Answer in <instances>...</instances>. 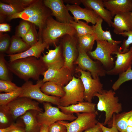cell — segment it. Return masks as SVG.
Segmentation results:
<instances>
[{
    "label": "cell",
    "mask_w": 132,
    "mask_h": 132,
    "mask_svg": "<svg viewBox=\"0 0 132 132\" xmlns=\"http://www.w3.org/2000/svg\"><path fill=\"white\" fill-rule=\"evenodd\" d=\"M70 24L75 30V36L77 38L88 34H94L93 25L92 26L89 25L87 22L79 20L77 22H75L74 21H71Z\"/></svg>",
    "instance_id": "cell-28"
},
{
    "label": "cell",
    "mask_w": 132,
    "mask_h": 132,
    "mask_svg": "<svg viewBox=\"0 0 132 132\" xmlns=\"http://www.w3.org/2000/svg\"><path fill=\"white\" fill-rule=\"evenodd\" d=\"M76 31L70 23L60 22L54 19L52 16L46 20L42 31L41 37L43 42L49 45L55 46L60 39L68 34L75 36Z\"/></svg>",
    "instance_id": "cell-3"
},
{
    "label": "cell",
    "mask_w": 132,
    "mask_h": 132,
    "mask_svg": "<svg viewBox=\"0 0 132 132\" xmlns=\"http://www.w3.org/2000/svg\"><path fill=\"white\" fill-rule=\"evenodd\" d=\"M111 26L114 33L117 34L125 32L132 31V11L119 13L114 16Z\"/></svg>",
    "instance_id": "cell-19"
},
{
    "label": "cell",
    "mask_w": 132,
    "mask_h": 132,
    "mask_svg": "<svg viewBox=\"0 0 132 132\" xmlns=\"http://www.w3.org/2000/svg\"><path fill=\"white\" fill-rule=\"evenodd\" d=\"M44 83L42 79L37 80L35 84L30 81L25 82L21 87L22 92L19 97H27L40 102H48L59 105L60 98L47 95L41 91L40 88Z\"/></svg>",
    "instance_id": "cell-7"
},
{
    "label": "cell",
    "mask_w": 132,
    "mask_h": 132,
    "mask_svg": "<svg viewBox=\"0 0 132 132\" xmlns=\"http://www.w3.org/2000/svg\"><path fill=\"white\" fill-rule=\"evenodd\" d=\"M82 132H102L100 125V122L98 123L94 127Z\"/></svg>",
    "instance_id": "cell-45"
},
{
    "label": "cell",
    "mask_w": 132,
    "mask_h": 132,
    "mask_svg": "<svg viewBox=\"0 0 132 132\" xmlns=\"http://www.w3.org/2000/svg\"><path fill=\"white\" fill-rule=\"evenodd\" d=\"M116 93L113 89L103 90L100 94L94 95L99 99L97 105V110L105 113V118L102 124L108 125L109 127L112 125L113 116L114 114H118L122 110L121 104L119 102L118 97L115 96Z\"/></svg>",
    "instance_id": "cell-4"
},
{
    "label": "cell",
    "mask_w": 132,
    "mask_h": 132,
    "mask_svg": "<svg viewBox=\"0 0 132 132\" xmlns=\"http://www.w3.org/2000/svg\"><path fill=\"white\" fill-rule=\"evenodd\" d=\"M30 47L22 38L15 35L11 38L10 45L6 53L8 55H10L21 53L27 50Z\"/></svg>",
    "instance_id": "cell-26"
},
{
    "label": "cell",
    "mask_w": 132,
    "mask_h": 132,
    "mask_svg": "<svg viewBox=\"0 0 132 132\" xmlns=\"http://www.w3.org/2000/svg\"><path fill=\"white\" fill-rule=\"evenodd\" d=\"M73 72L63 66L60 68H48L42 75L43 82L50 81L62 87L67 85L72 79Z\"/></svg>",
    "instance_id": "cell-14"
},
{
    "label": "cell",
    "mask_w": 132,
    "mask_h": 132,
    "mask_svg": "<svg viewBox=\"0 0 132 132\" xmlns=\"http://www.w3.org/2000/svg\"><path fill=\"white\" fill-rule=\"evenodd\" d=\"M25 8L15 4H7L0 1V15L7 17L20 13Z\"/></svg>",
    "instance_id": "cell-29"
},
{
    "label": "cell",
    "mask_w": 132,
    "mask_h": 132,
    "mask_svg": "<svg viewBox=\"0 0 132 132\" xmlns=\"http://www.w3.org/2000/svg\"><path fill=\"white\" fill-rule=\"evenodd\" d=\"M45 5L50 9L52 16H54L56 20L60 22L70 23L74 20L73 17L69 13L63 0H43Z\"/></svg>",
    "instance_id": "cell-15"
},
{
    "label": "cell",
    "mask_w": 132,
    "mask_h": 132,
    "mask_svg": "<svg viewBox=\"0 0 132 132\" xmlns=\"http://www.w3.org/2000/svg\"><path fill=\"white\" fill-rule=\"evenodd\" d=\"M132 80V70L131 68L125 72L119 75L117 80L113 84L112 88L115 91L118 90L124 82Z\"/></svg>",
    "instance_id": "cell-34"
},
{
    "label": "cell",
    "mask_w": 132,
    "mask_h": 132,
    "mask_svg": "<svg viewBox=\"0 0 132 132\" xmlns=\"http://www.w3.org/2000/svg\"><path fill=\"white\" fill-rule=\"evenodd\" d=\"M11 72L25 82L30 78L37 81L48 69L40 59L33 56L18 59L8 63Z\"/></svg>",
    "instance_id": "cell-1"
},
{
    "label": "cell",
    "mask_w": 132,
    "mask_h": 132,
    "mask_svg": "<svg viewBox=\"0 0 132 132\" xmlns=\"http://www.w3.org/2000/svg\"><path fill=\"white\" fill-rule=\"evenodd\" d=\"M68 11L73 15L74 20L77 22L80 20L85 21L88 23H91L95 25L100 17L92 10L85 7H81L79 5H66Z\"/></svg>",
    "instance_id": "cell-17"
},
{
    "label": "cell",
    "mask_w": 132,
    "mask_h": 132,
    "mask_svg": "<svg viewBox=\"0 0 132 132\" xmlns=\"http://www.w3.org/2000/svg\"><path fill=\"white\" fill-rule=\"evenodd\" d=\"M32 24L28 21L23 20L18 26L15 35L22 38L29 30Z\"/></svg>",
    "instance_id": "cell-38"
},
{
    "label": "cell",
    "mask_w": 132,
    "mask_h": 132,
    "mask_svg": "<svg viewBox=\"0 0 132 132\" xmlns=\"http://www.w3.org/2000/svg\"><path fill=\"white\" fill-rule=\"evenodd\" d=\"M98 113H76L77 118L70 122L60 121L67 129V132H82L94 126L99 122L96 119Z\"/></svg>",
    "instance_id": "cell-11"
},
{
    "label": "cell",
    "mask_w": 132,
    "mask_h": 132,
    "mask_svg": "<svg viewBox=\"0 0 132 132\" xmlns=\"http://www.w3.org/2000/svg\"><path fill=\"white\" fill-rule=\"evenodd\" d=\"M20 87L11 81L0 80V92H11L17 90Z\"/></svg>",
    "instance_id": "cell-39"
},
{
    "label": "cell",
    "mask_w": 132,
    "mask_h": 132,
    "mask_svg": "<svg viewBox=\"0 0 132 132\" xmlns=\"http://www.w3.org/2000/svg\"><path fill=\"white\" fill-rule=\"evenodd\" d=\"M6 105L14 120L22 116L29 110H34L40 112H43V109L39 106L38 102L27 97H18Z\"/></svg>",
    "instance_id": "cell-13"
},
{
    "label": "cell",
    "mask_w": 132,
    "mask_h": 132,
    "mask_svg": "<svg viewBox=\"0 0 132 132\" xmlns=\"http://www.w3.org/2000/svg\"><path fill=\"white\" fill-rule=\"evenodd\" d=\"M11 27L9 24L6 23H1L0 24V33L10 31Z\"/></svg>",
    "instance_id": "cell-46"
},
{
    "label": "cell",
    "mask_w": 132,
    "mask_h": 132,
    "mask_svg": "<svg viewBox=\"0 0 132 132\" xmlns=\"http://www.w3.org/2000/svg\"><path fill=\"white\" fill-rule=\"evenodd\" d=\"M78 51V57L74 64L78 65L77 67L82 70L89 72L92 77L96 78L97 76H105L107 71L99 61L93 60L87 53L77 45Z\"/></svg>",
    "instance_id": "cell-9"
},
{
    "label": "cell",
    "mask_w": 132,
    "mask_h": 132,
    "mask_svg": "<svg viewBox=\"0 0 132 132\" xmlns=\"http://www.w3.org/2000/svg\"><path fill=\"white\" fill-rule=\"evenodd\" d=\"M38 112L35 110H29L20 117L25 125L26 132H39L41 126L36 118Z\"/></svg>",
    "instance_id": "cell-24"
},
{
    "label": "cell",
    "mask_w": 132,
    "mask_h": 132,
    "mask_svg": "<svg viewBox=\"0 0 132 132\" xmlns=\"http://www.w3.org/2000/svg\"><path fill=\"white\" fill-rule=\"evenodd\" d=\"M103 2L105 7L113 17L119 13L132 11V0H103Z\"/></svg>",
    "instance_id": "cell-22"
},
{
    "label": "cell",
    "mask_w": 132,
    "mask_h": 132,
    "mask_svg": "<svg viewBox=\"0 0 132 132\" xmlns=\"http://www.w3.org/2000/svg\"><path fill=\"white\" fill-rule=\"evenodd\" d=\"M63 88L65 93L60 98L59 105L67 107L84 101V88L79 77L73 75L72 79Z\"/></svg>",
    "instance_id": "cell-6"
},
{
    "label": "cell",
    "mask_w": 132,
    "mask_h": 132,
    "mask_svg": "<svg viewBox=\"0 0 132 132\" xmlns=\"http://www.w3.org/2000/svg\"><path fill=\"white\" fill-rule=\"evenodd\" d=\"M126 132H132V126H128L126 129Z\"/></svg>",
    "instance_id": "cell-51"
},
{
    "label": "cell",
    "mask_w": 132,
    "mask_h": 132,
    "mask_svg": "<svg viewBox=\"0 0 132 132\" xmlns=\"http://www.w3.org/2000/svg\"><path fill=\"white\" fill-rule=\"evenodd\" d=\"M10 132H26L25 129H24L20 126L13 129Z\"/></svg>",
    "instance_id": "cell-49"
},
{
    "label": "cell",
    "mask_w": 132,
    "mask_h": 132,
    "mask_svg": "<svg viewBox=\"0 0 132 132\" xmlns=\"http://www.w3.org/2000/svg\"><path fill=\"white\" fill-rule=\"evenodd\" d=\"M55 46L53 50L48 49V52L45 54L43 53V55L40 58L48 68H60L64 65V61L63 48L61 43Z\"/></svg>",
    "instance_id": "cell-16"
},
{
    "label": "cell",
    "mask_w": 132,
    "mask_h": 132,
    "mask_svg": "<svg viewBox=\"0 0 132 132\" xmlns=\"http://www.w3.org/2000/svg\"><path fill=\"white\" fill-rule=\"evenodd\" d=\"M17 123H12L8 127L0 128V132H10L13 129L20 126Z\"/></svg>",
    "instance_id": "cell-44"
},
{
    "label": "cell",
    "mask_w": 132,
    "mask_h": 132,
    "mask_svg": "<svg viewBox=\"0 0 132 132\" xmlns=\"http://www.w3.org/2000/svg\"><path fill=\"white\" fill-rule=\"evenodd\" d=\"M4 54H0V79L11 81L10 72L8 63L5 58Z\"/></svg>",
    "instance_id": "cell-32"
},
{
    "label": "cell",
    "mask_w": 132,
    "mask_h": 132,
    "mask_svg": "<svg viewBox=\"0 0 132 132\" xmlns=\"http://www.w3.org/2000/svg\"><path fill=\"white\" fill-rule=\"evenodd\" d=\"M63 50L64 63V66L73 72V64L78 55L77 38L75 36L66 34L59 40Z\"/></svg>",
    "instance_id": "cell-12"
},
{
    "label": "cell",
    "mask_w": 132,
    "mask_h": 132,
    "mask_svg": "<svg viewBox=\"0 0 132 132\" xmlns=\"http://www.w3.org/2000/svg\"><path fill=\"white\" fill-rule=\"evenodd\" d=\"M48 132H67V129L60 121H58L49 126Z\"/></svg>",
    "instance_id": "cell-42"
},
{
    "label": "cell",
    "mask_w": 132,
    "mask_h": 132,
    "mask_svg": "<svg viewBox=\"0 0 132 132\" xmlns=\"http://www.w3.org/2000/svg\"><path fill=\"white\" fill-rule=\"evenodd\" d=\"M11 38L7 34H3L0 33V53H6L10 46Z\"/></svg>",
    "instance_id": "cell-40"
},
{
    "label": "cell",
    "mask_w": 132,
    "mask_h": 132,
    "mask_svg": "<svg viewBox=\"0 0 132 132\" xmlns=\"http://www.w3.org/2000/svg\"><path fill=\"white\" fill-rule=\"evenodd\" d=\"M35 26L33 24L29 30L22 38L23 40L30 46L36 44L39 40L38 33Z\"/></svg>",
    "instance_id": "cell-35"
},
{
    "label": "cell",
    "mask_w": 132,
    "mask_h": 132,
    "mask_svg": "<svg viewBox=\"0 0 132 132\" xmlns=\"http://www.w3.org/2000/svg\"></svg>",
    "instance_id": "cell-52"
},
{
    "label": "cell",
    "mask_w": 132,
    "mask_h": 132,
    "mask_svg": "<svg viewBox=\"0 0 132 132\" xmlns=\"http://www.w3.org/2000/svg\"><path fill=\"white\" fill-rule=\"evenodd\" d=\"M78 45L87 53L92 51L96 38L94 34H88L77 38Z\"/></svg>",
    "instance_id": "cell-31"
},
{
    "label": "cell",
    "mask_w": 132,
    "mask_h": 132,
    "mask_svg": "<svg viewBox=\"0 0 132 132\" xmlns=\"http://www.w3.org/2000/svg\"><path fill=\"white\" fill-rule=\"evenodd\" d=\"M12 116L6 105L0 106V124L1 126L9 124L11 122Z\"/></svg>",
    "instance_id": "cell-36"
},
{
    "label": "cell",
    "mask_w": 132,
    "mask_h": 132,
    "mask_svg": "<svg viewBox=\"0 0 132 132\" xmlns=\"http://www.w3.org/2000/svg\"><path fill=\"white\" fill-rule=\"evenodd\" d=\"M63 1L64 2L68 4H71L79 5L81 3V0H64Z\"/></svg>",
    "instance_id": "cell-47"
},
{
    "label": "cell",
    "mask_w": 132,
    "mask_h": 132,
    "mask_svg": "<svg viewBox=\"0 0 132 132\" xmlns=\"http://www.w3.org/2000/svg\"><path fill=\"white\" fill-rule=\"evenodd\" d=\"M40 89L43 92L47 95L60 98L63 97L65 93L63 87L50 81L44 83L41 87Z\"/></svg>",
    "instance_id": "cell-27"
},
{
    "label": "cell",
    "mask_w": 132,
    "mask_h": 132,
    "mask_svg": "<svg viewBox=\"0 0 132 132\" xmlns=\"http://www.w3.org/2000/svg\"><path fill=\"white\" fill-rule=\"evenodd\" d=\"M103 20L100 17L95 25H93L96 41H106L110 43L118 44L122 42L116 41L113 39L112 37L110 30L104 31L102 29V24Z\"/></svg>",
    "instance_id": "cell-25"
},
{
    "label": "cell",
    "mask_w": 132,
    "mask_h": 132,
    "mask_svg": "<svg viewBox=\"0 0 132 132\" xmlns=\"http://www.w3.org/2000/svg\"><path fill=\"white\" fill-rule=\"evenodd\" d=\"M100 125L102 132H119L117 129L114 120L112 118V125L111 127H107L100 122Z\"/></svg>",
    "instance_id": "cell-43"
},
{
    "label": "cell",
    "mask_w": 132,
    "mask_h": 132,
    "mask_svg": "<svg viewBox=\"0 0 132 132\" xmlns=\"http://www.w3.org/2000/svg\"><path fill=\"white\" fill-rule=\"evenodd\" d=\"M119 35L124 37H127V39H124L122 44L120 47V53H124L128 52L129 50L130 45L132 44V31L125 32L120 33Z\"/></svg>",
    "instance_id": "cell-37"
},
{
    "label": "cell",
    "mask_w": 132,
    "mask_h": 132,
    "mask_svg": "<svg viewBox=\"0 0 132 132\" xmlns=\"http://www.w3.org/2000/svg\"><path fill=\"white\" fill-rule=\"evenodd\" d=\"M50 9L45 5L43 0H36L33 4L22 11L7 17L10 21L13 19L20 18L28 21L37 26L39 28V39H41L42 30L47 19L52 16Z\"/></svg>",
    "instance_id": "cell-2"
},
{
    "label": "cell",
    "mask_w": 132,
    "mask_h": 132,
    "mask_svg": "<svg viewBox=\"0 0 132 132\" xmlns=\"http://www.w3.org/2000/svg\"><path fill=\"white\" fill-rule=\"evenodd\" d=\"M22 91L21 87L17 90L11 92L0 94V105H6L19 97Z\"/></svg>",
    "instance_id": "cell-33"
},
{
    "label": "cell",
    "mask_w": 132,
    "mask_h": 132,
    "mask_svg": "<svg viewBox=\"0 0 132 132\" xmlns=\"http://www.w3.org/2000/svg\"><path fill=\"white\" fill-rule=\"evenodd\" d=\"M97 47L93 51L87 53L93 59L99 61L106 71L113 68L115 65L114 58L112 56L115 52H119V46L106 41H96Z\"/></svg>",
    "instance_id": "cell-5"
},
{
    "label": "cell",
    "mask_w": 132,
    "mask_h": 132,
    "mask_svg": "<svg viewBox=\"0 0 132 132\" xmlns=\"http://www.w3.org/2000/svg\"><path fill=\"white\" fill-rule=\"evenodd\" d=\"M96 104L92 102L83 101L67 107L58 105L57 107L61 111L67 114H73L80 113H98L96 110Z\"/></svg>",
    "instance_id": "cell-23"
},
{
    "label": "cell",
    "mask_w": 132,
    "mask_h": 132,
    "mask_svg": "<svg viewBox=\"0 0 132 132\" xmlns=\"http://www.w3.org/2000/svg\"><path fill=\"white\" fill-rule=\"evenodd\" d=\"M103 0H81V3L86 8L93 10L108 24L111 27L113 17L110 12L105 8Z\"/></svg>",
    "instance_id": "cell-20"
},
{
    "label": "cell",
    "mask_w": 132,
    "mask_h": 132,
    "mask_svg": "<svg viewBox=\"0 0 132 132\" xmlns=\"http://www.w3.org/2000/svg\"><path fill=\"white\" fill-rule=\"evenodd\" d=\"M129 117L127 121L128 126H132V110Z\"/></svg>",
    "instance_id": "cell-50"
},
{
    "label": "cell",
    "mask_w": 132,
    "mask_h": 132,
    "mask_svg": "<svg viewBox=\"0 0 132 132\" xmlns=\"http://www.w3.org/2000/svg\"><path fill=\"white\" fill-rule=\"evenodd\" d=\"M44 110V112H38L36 118L39 125L44 124L49 126L58 121H72L77 118L73 114L64 113L58 107L53 106L48 102L43 103Z\"/></svg>",
    "instance_id": "cell-8"
},
{
    "label": "cell",
    "mask_w": 132,
    "mask_h": 132,
    "mask_svg": "<svg viewBox=\"0 0 132 132\" xmlns=\"http://www.w3.org/2000/svg\"><path fill=\"white\" fill-rule=\"evenodd\" d=\"M49 126L44 124L41 125L39 132H48Z\"/></svg>",
    "instance_id": "cell-48"
},
{
    "label": "cell",
    "mask_w": 132,
    "mask_h": 132,
    "mask_svg": "<svg viewBox=\"0 0 132 132\" xmlns=\"http://www.w3.org/2000/svg\"><path fill=\"white\" fill-rule=\"evenodd\" d=\"M49 46L46 43L43 42L42 39H40L36 44L31 46L26 51L21 53L7 56L9 57L10 62L18 59L31 56H33L39 59L41 53L45 49H49Z\"/></svg>",
    "instance_id": "cell-21"
},
{
    "label": "cell",
    "mask_w": 132,
    "mask_h": 132,
    "mask_svg": "<svg viewBox=\"0 0 132 132\" xmlns=\"http://www.w3.org/2000/svg\"><path fill=\"white\" fill-rule=\"evenodd\" d=\"M75 70L81 74L79 77L81 80L84 88V101L92 102L95 94L101 93L104 90L103 85L100 82L99 76H98L96 78H94L89 72L83 71L77 66Z\"/></svg>",
    "instance_id": "cell-10"
},
{
    "label": "cell",
    "mask_w": 132,
    "mask_h": 132,
    "mask_svg": "<svg viewBox=\"0 0 132 132\" xmlns=\"http://www.w3.org/2000/svg\"><path fill=\"white\" fill-rule=\"evenodd\" d=\"M114 54L117 57L115 62L114 67L112 69L107 71L106 74L111 75H119L132 68V46L129 50L124 53L116 52Z\"/></svg>",
    "instance_id": "cell-18"
},
{
    "label": "cell",
    "mask_w": 132,
    "mask_h": 132,
    "mask_svg": "<svg viewBox=\"0 0 132 132\" xmlns=\"http://www.w3.org/2000/svg\"><path fill=\"white\" fill-rule=\"evenodd\" d=\"M131 111L113 114L112 118L114 120L116 127L119 132H126L128 126L127 121Z\"/></svg>",
    "instance_id": "cell-30"
},
{
    "label": "cell",
    "mask_w": 132,
    "mask_h": 132,
    "mask_svg": "<svg viewBox=\"0 0 132 132\" xmlns=\"http://www.w3.org/2000/svg\"><path fill=\"white\" fill-rule=\"evenodd\" d=\"M36 0H3L1 1L7 4L16 5L26 8L33 4Z\"/></svg>",
    "instance_id": "cell-41"
}]
</instances>
